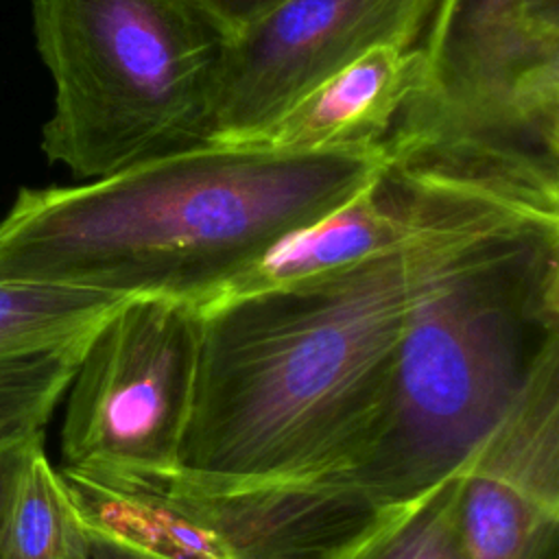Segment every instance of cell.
Wrapping results in <instances>:
<instances>
[{
  "mask_svg": "<svg viewBox=\"0 0 559 559\" xmlns=\"http://www.w3.org/2000/svg\"><path fill=\"white\" fill-rule=\"evenodd\" d=\"M448 229L325 275L199 304L175 474L212 487L345 476L382 411L424 249Z\"/></svg>",
  "mask_w": 559,
  "mask_h": 559,
  "instance_id": "1",
  "label": "cell"
},
{
  "mask_svg": "<svg viewBox=\"0 0 559 559\" xmlns=\"http://www.w3.org/2000/svg\"><path fill=\"white\" fill-rule=\"evenodd\" d=\"M384 162V146L205 142L87 183L22 188L0 221V280L199 306Z\"/></svg>",
  "mask_w": 559,
  "mask_h": 559,
  "instance_id": "2",
  "label": "cell"
},
{
  "mask_svg": "<svg viewBox=\"0 0 559 559\" xmlns=\"http://www.w3.org/2000/svg\"><path fill=\"white\" fill-rule=\"evenodd\" d=\"M559 356V216L432 236L373 432L345 474L378 507L452 476Z\"/></svg>",
  "mask_w": 559,
  "mask_h": 559,
  "instance_id": "3",
  "label": "cell"
},
{
  "mask_svg": "<svg viewBox=\"0 0 559 559\" xmlns=\"http://www.w3.org/2000/svg\"><path fill=\"white\" fill-rule=\"evenodd\" d=\"M413 52L386 162L559 216V0H430Z\"/></svg>",
  "mask_w": 559,
  "mask_h": 559,
  "instance_id": "4",
  "label": "cell"
},
{
  "mask_svg": "<svg viewBox=\"0 0 559 559\" xmlns=\"http://www.w3.org/2000/svg\"><path fill=\"white\" fill-rule=\"evenodd\" d=\"M55 83L41 151L79 179L210 142L227 35L197 0H33Z\"/></svg>",
  "mask_w": 559,
  "mask_h": 559,
  "instance_id": "5",
  "label": "cell"
},
{
  "mask_svg": "<svg viewBox=\"0 0 559 559\" xmlns=\"http://www.w3.org/2000/svg\"><path fill=\"white\" fill-rule=\"evenodd\" d=\"M59 474L87 531L151 559H345L389 511L345 476L212 487L175 472Z\"/></svg>",
  "mask_w": 559,
  "mask_h": 559,
  "instance_id": "6",
  "label": "cell"
},
{
  "mask_svg": "<svg viewBox=\"0 0 559 559\" xmlns=\"http://www.w3.org/2000/svg\"><path fill=\"white\" fill-rule=\"evenodd\" d=\"M197 354V304L129 297L92 334L66 391L61 467L105 476L173 474Z\"/></svg>",
  "mask_w": 559,
  "mask_h": 559,
  "instance_id": "7",
  "label": "cell"
},
{
  "mask_svg": "<svg viewBox=\"0 0 559 559\" xmlns=\"http://www.w3.org/2000/svg\"><path fill=\"white\" fill-rule=\"evenodd\" d=\"M430 0H284L225 39L210 142H240L380 44L415 46Z\"/></svg>",
  "mask_w": 559,
  "mask_h": 559,
  "instance_id": "8",
  "label": "cell"
},
{
  "mask_svg": "<svg viewBox=\"0 0 559 559\" xmlns=\"http://www.w3.org/2000/svg\"><path fill=\"white\" fill-rule=\"evenodd\" d=\"M456 472L465 559H557L559 356Z\"/></svg>",
  "mask_w": 559,
  "mask_h": 559,
  "instance_id": "9",
  "label": "cell"
},
{
  "mask_svg": "<svg viewBox=\"0 0 559 559\" xmlns=\"http://www.w3.org/2000/svg\"><path fill=\"white\" fill-rule=\"evenodd\" d=\"M413 61V46H373L240 142L280 151L382 146L408 92Z\"/></svg>",
  "mask_w": 559,
  "mask_h": 559,
  "instance_id": "10",
  "label": "cell"
},
{
  "mask_svg": "<svg viewBox=\"0 0 559 559\" xmlns=\"http://www.w3.org/2000/svg\"><path fill=\"white\" fill-rule=\"evenodd\" d=\"M127 299L90 288L0 280V358L92 334Z\"/></svg>",
  "mask_w": 559,
  "mask_h": 559,
  "instance_id": "11",
  "label": "cell"
},
{
  "mask_svg": "<svg viewBox=\"0 0 559 559\" xmlns=\"http://www.w3.org/2000/svg\"><path fill=\"white\" fill-rule=\"evenodd\" d=\"M9 559H90V531L39 439L20 472L7 522Z\"/></svg>",
  "mask_w": 559,
  "mask_h": 559,
  "instance_id": "12",
  "label": "cell"
},
{
  "mask_svg": "<svg viewBox=\"0 0 559 559\" xmlns=\"http://www.w3.org/2000/svg\"><path fill=\"white\" fill-rule=\"evenodd\" d=\"M92 334L0 358V445L44 435Z\"/></svg>",
  "mask_w": 559,
  "mask_h": 559,
  "instance_id": "13",
  "label": "cell"
},
{
  "mask_svg": "<svg viewBox=\"0 0 559 559\" xmlns=\"http://www.w3.org/2000/svg\"><path fill=\"white\" fill-rule=\"evenodd\" d=\"M345 559H465L459 531V472L393 507Z\"/></svg>",
  "mask_w": 559,
  "mask_h": 559,
  "instance_id": "14",
  "label": "cell"
},
{
  "mask_svg": "<svg viewBox=\"0 0 559 559\" xmlns=\"http://www.w3.org/2000/svg\"><path fill=\"white\" fill-rule=\"evenodd\" d=\"M39 439H44V435L0 445V559H9V552H7V522H9V509H11L13 491H15V485H17L24 461H26L31 448Z\"/></svg>",
  "mask_w": 559,
  "mask_h": 559,
  "instance_id": "15",
  "label": "cell"
},
{
  "mask_svg": "<svg viewBox=\"0 0 559 559\" xmlns=\"http://www.w3.org/2000/svg\"><path fill=\"white\" fill-rule=\"evenodd\" d=\"M229 37L284 0H197Z\"/></svg>",
  "mask_w": 559,
  "mask_h": 559,
  "instance_id": "16",
  "label": "cell"
},
{
  "mask_svg": "<svg viewBox=\"0 0 559 559\" xmlns=\"http://www.w3.org/2000/svg\"><path fill=\"white\" fill-rule=\"evenodd\" d=\"M90 559H151V557L90 531Z\"/></svg>",
  "mask_w": 559,
  "mask_h": 559,
  "instance_id": "17",
  "label": "cell"
}]
</instances>
